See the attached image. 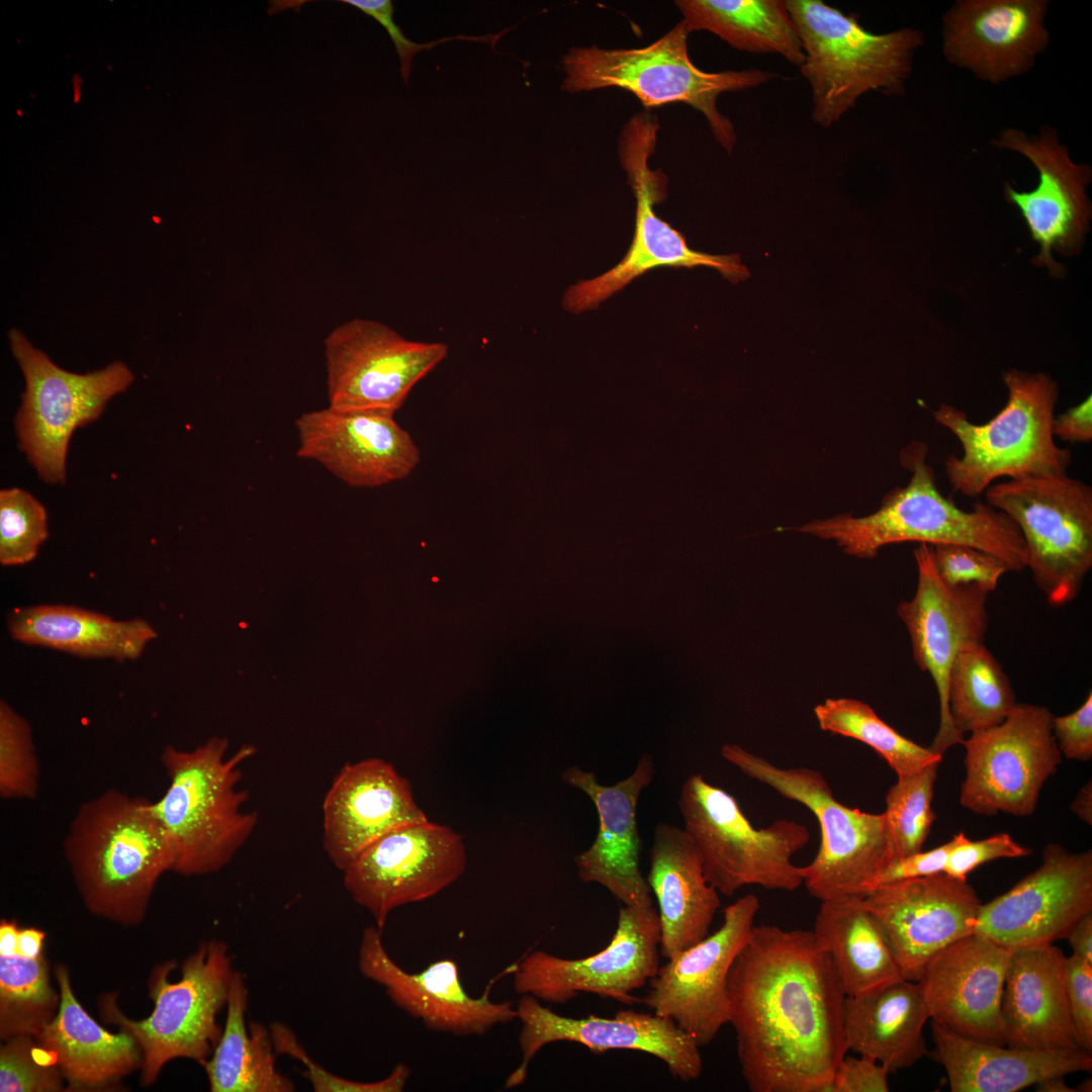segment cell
<instances>
[{
	"instance_id": "5bb4252c",
	"label": "cell",
	"mask_w": 1092,
	"mask_h": 1092,
	"mask_svg": "<svg viewBox=\"0 0 1092 1092\" xmlns=\"http://www.w3.org/2000/svg\"><path fill=\"white\" fill-rule=\"evenodd\" d=\"M1053 713L1033 704H1016L1006 719L965 739L963 807L982 815L1034 812L1042 786L1061 763L1053 733Z\"/></svg>"
},
{
	"instance_id": "91938a15",
	"label": "cell",
	"mask_w": 1092,
	"mask_h": 1092,
	"mask_svg": "<svg viewBox=\"0 0 1092 1092\" xmlns=\"http://www.w3.org/2000/svg\"><path fill=\"white\" fill-rule=\"evenodd\" d=\"M1064 1077L1054 1076L1042 1080L1034 1085V1090L1039 1092H1074L1075 1089L1066 1084Z\"/></svg>"
},
{
	"instance_id": "7c38bea8",
	"label": "cell",
	"mask_w": 1092,
	"mask_h": 1092,
	"mask_svg": "<svg viewBox=\"0 0 1092 1092\" xmlns=\"http://www.w3.org/2000/svg\"><path fill=\"white\" fill-rule=\"evenodd\" d=\"M8 339L25 380L15 417L19 449L43 481L63 483L73 432L95 421L111 397L130 386L133 374L120 361L73 373L56 365L21 331L11 329Z\"/></svg>"
},
{
	"instance_id": "74e56055",
	"label": "cell",
	"mask_w": 1092,
	"mask_h": 1092,
	"mask_svg": "<svg viewBox=\"0 0 1092 1092\" xmlns=\"http://www.w3.org/2000/svg\"><path fill=\"white\" fill-rule=\"evenodd\" d=\"M690 32L707 30L731 47L754 54H777L801 67L805 54L784 0H679Z\"/></svg>"
},
{
	"instance_id": "603a6c76",
	"label": "cell",
	"mask_w": 1092,
	"mask_h": 1092,
	"mask_svg": "<svg viewBox=\"0 0 1092 1092\" xmlns=\"http://www.w3.org/2000/svg\"><path fill=\"white\" fill-rule=\"evenodd\" d=\"M1050 0H957L941 18V53L977 79L1022 76L1048 49Z\"/></svg>"
},
{
	"instance_id": "816d5d0a",
	"label": "cell",
	"mask_w": 1092,
	"mask_h": 1092,
	"mask_svg": "<svg viewBox=\"0 0 1092 1092\" xmlns=\"http://www.w3.org/2000/svg\"><path fill=\"white\" fill-rule=\"evenodd\" d=\"M1053 733L1065 757L1089 761L1092 758V693L1074 712L1054 716Z\"/></svg>"
},
{
	"instance_id": "1f68e13d",
	"label": "cell",
	"mask_w": 1092,
	"mask_h": 1092,
	"mask_svg": "<svg viewBox=\"0 0 1092 1092\" xmlns=\"http://www.w3.org/2000/svg\"><path fill=\"white\" fill-rule=\"evenodd\" d=\"M934 1058L952 1092H1017L1054 1076L1092 1070L1091 1052H1045L976 1040L932 1021Z\"/></svg>"
},
{
	"instance_id": "7402d4cb",
	"label": "cell",
	"mask_w": 1092,
	"mask_h": 1092,
	"mask_svg": "<svg viewBox=\"0 0 1092 1092\" xmlns=\"http://www.w3.org/2000/svg\"><path fill=\"white\" fill-rule=\"evenodd\" d=\"M1092 912V852L1049 843L1041 864L1013 888L981 904L975 932L1011 950L1052 944Z\"/></svg>"
},
{
	"instance_id": "836d02e7",
	"label": "cell",
	"mask_w": 1092,
	"mask_h": 1092,
	"mask_svg": "<svg viewBox=\"0 0 1092 1092\" xmlns=\"http://www.w3.org/2000/svg\"><path fill=\"white\" fill-rule=\"evenodd\" d=\"M928 1019L918 982L901 980L873 993L845 996L846 1049L896 1073L927 1054L923 1027Z\"/></svg>"
},
{
	"instance_id": "9a60e30c",
	"label": "cell",
	"mask_w": 1092,
	"mask_h": 1092,
	"mask_svg": "<svg viewBox=\"0 0 1092 1092\" xmlns=\"http://www.w3.org/2000/svg\"><path fill=\"white\" fill-rule=\"evenodd\" d=\"M660 920L652 906H623L609 944L595 954L566 959L533 950L513 972L516 993L564 1004L579 993L620 1003H640L632 993L649 983L659 969Z\"/></svg>"
},
{
	"instance_id": "f6af8a7d",
	"label": "cell",
	"mask_w": 1092,
	"mask_h": 1092,
	"mask_svg": "<svg viewBox=\"0 0 1092 1092\" xmlns=\"http://www.w3.org/2000/svg\"><path fill=\"white\" fill-rule=\"evenodd\" d=\"M65 1077L53 1055L28 1035L4 1040L0 1049L1 1092H59Z\"/></svg>"
},
{
	"instance_id": "7dc6e473",
	"label": "cell",
	"mask_w": 1092,
	"mask_h": 1092,
	"mask_svg": "<svg viewBox=\"0 0 1092 1092\" xmlns=\"http://www.w3.org/2000/svg\"><path fill=\"white\" fill-rule=\"evenodd\" d=\"M933 565L948 585L979 584L990 593L1008 570L996 556L963 544L929 545Z\"/></svg>"
},
{
	"instance_id": "cb8c5ba5",
	"label": "cell",
	"mask_w": 1092,
	"mask_h": 1092,
	"mask_svg": "<svg viewBox=\"0 0 1092 1092\" xmlns=\"http://www.w3.org/2000/svg\"><path fill=\"white\" fill-rule=\"evenodd\" d=\"M393 413L326 407L295 421L298 457L314 461L352 487L371 488L402 480L421 453Z\"/></svg>"
},
{
	"instance_id": "5b68a950",
	"label": "cell",
	"mask_w": 1092,
	"mask_h": 1092,
	"mask_svg": "<svg viewBox=\"0 0 1092 1092\" xmlns=\"http://www.w3.org/2000/svg\"><path fill=\"white\" fill-rule=\"evenodd\" d=\"M786 4L805 54L800 71L811 88L814 122L830 127L869 92L890 96L905 92L915 55L924 46L920 29L875 33L856 15L821 0Z\"/></svg>"
},
{
	"instance_id": "bcb514c9",
	"label": "cell",
	"mask_w": 1092,
	"mask_h": 1092,
	"mask_svg": "<svg viewBox=\"0 0 1092 1092\" xmlns=\"http://www.w3.org/2000/svg\"><path fill=\"white\" fill-rule=\"evenodd\" d=\"M269 1029L277 1055H286L300 1062L304 1067L303 1077L315 1092H401L408 1082L411 1069L403 1063L395 1065L385 1078L376 1081L340 1077L315 1063L289 1026L274 1022Z\"/></svg>"
},
{
	"instance_id": "ee69618b",
	"label": "cell",
	"mask_w": 1092,
	"mask_h": 1092,
	"mask_svg": "<svg viewBox=\"0 0 1092 1092\" xmlns=\"http://www.w3.org/2000/svg\"><path fill=\"white\" fill-rule=\"evenodd\" d=\"M48 515L33 495L21 488L0 491V563L23 565L33 560L48 538Z\"/></svg>"
},
{
	"instance_id": "f35d334b",
	"label": "cell",
	"mask_w": 1092,
	"mask_h": 1092,
	"mask_svg": "<svg viewBox=\"0 0 1092 1092\" xmlns=\"http://www.w3.org/2000/svg\"><path fill=\"white\" fill-rule=\"evenodd\" d=\"M19 927L0 923V1037L28 1035L38 1038L60 1006V992L51 984L43 951L27 956L17 948Z\"/></svg>"
},
{
	"instance_id": "3957f363",
	"label": "cell",
	"mask_w": 1092,
	"mask_h": 1092,
	"mask_svg": "<svg viewBox=\"0 0 1092 1092\" xmlns=\"http://www.w3.org/2000/svg\"><path fill=\"white\" fill-rule=\"evenodd\" d=\"M927 454L923 442L902 450L901 463L911 478L906 486L890 491L876 512L817 520L798 530L834 540L843 552L858 558H874L882 547L903 542L963 544L996 556L1009 571L1026 568L1024 540L1014 522L987 503L976 502L965 511L943 496Z\"/></svg>"
},
{
	"instance_id": "b9f144b4",
	"label": "cell",
	"mask_w": 1092,
	"mask_h": 1092,
	"mask_svg": "<svg viewBox=\"0 0 1092 1092\" xmlns=\"http://www.w3.org/2000/svg\"><path fill=\"white\" fill-rule=\"evenodd\" d=\"M940 761L917 772L899 776L886 795V810L898 859L922 850L935 814L931 808Z\"/></svg>"
},
{
	"instance_id": "4dcf8cb0",
	"label": "cell",
	"mask_w": 1092,
	"mask_h": 1092,
	"mask_svg": "<svg viewBox=\"0 0 1092 1092\" xmlns=\"http://www.w3.org/2000/svg\"><path fill=\"white\" fill-rule=\"evenodd\" d=\"M649 855L646 881L658 904L659 951L668 960L710 933L721 904L719 892L707 882L701 858L684 828L658 823Z\"/></svg>"
},
{
	"instance_id": "c3c4849f",
	"label": "cell",
	"mask_w": 1092,
	"mask_h": 1092,
	"mask_svg": "<svg viewBox=\"0 0 1092 1092\" xmlns=\"http://www.w3.org/2000/svg\"><path fill=\"white\" fill-rule=\"evenodd\" d=\"M951 848L944 869V874L967 881L968 875L991 860L999 858H1017L1032 851L1015 841L1008 833H997L982 840L972 841L963 832L953 836Z\"/></svg>"
},
{
	"instance_id": "94428289",
	"label": "cell",
	"mask_w": 1092,
	"mask_h": 1092,
	"mask_svg": "<svg viewBox=\"0 0 1092 1092\" xmlns=\"http://www.w3.org/2000/svg\"><path fill=\"white\" fill-rule=\"evenodd\" d=\"M81 83L82 82H81L80 77L78 75H74V77H73V93H74V102L75 103H78L80 101V99H81Z\"/></svg>"
},
{
	"instance_id": "277c9868",
	"label": "cell",
	"mask_w": 1092,
	"mask_h": 1092,
	"mask_svg": "<svg viewBox=\"0 0 1092 1092\" xmlns=\"http://www.w3.org/2000/svg\"><path fill=\"white\" fill-rule=\"evenodd\" d=\"M229 740L211 737L192 750L164 747L160 761L169 780L152 810L176 854L173 872L214 874L228 866L255 831L259 817L247 812L249 798L238 789L242 765L256 753L244 745L228 755Z\"/></svg>"
},
{
	"instance_id": "d6a6232c",
	"label": "cell",
	"mask_w": 1092,
	"mask_h": 1092,
	"mask_svg": "<svg viewBox=\"0 0 1092 1092\" xmlns=\"http://www.w3.org/2000/svg\"><path fill=\"white\" fill-rule=\"evenodd\" d=\"M60 1006L37 1040L50 1052L70 1088L93 1090L111 1086L142 1066V1053L124 1030L111 1033L76 999L69 969L55 967Z\"/></svg>"
},
{
	"instance_id": "2e32d148",
	"label": "cell",
	"mask_w": 1092,
	"mask_h": 1092,
	"mask_svg": "<svg viewBox=\"0 0 1092 1092\" xmlns=\"http://www.w3.org/2000/svg\"><path fill=\"white\" fill-rule=\"evenodd\" d=\"M324 345L329 406L341 411L395 414L448 354L444 343L411 341L365 318L340 325Z\"/></svg>"
},
{
	"instance_id": "f907efd6",
	"label": "cell",
	"mask_w": 1092,
	"mask_h": 1092,
	"mask_svg": "<svg viewBox=\"0 0 1092 1092\" xmlns=\"http://www.w3.org/2000/svg\"><path fill=\"white\" fill-rule=\"evenodd\" d=\"M340 2L356 7L364 14L374 18L386 29L399 57L400 74L405 84H407L408 81L412 60L414 56L422 50H430L440 42L456 38L488 41L487 37L458 36L441 38L430 43H416L407 39L404 36L402 29L394 22V8L390 0H340Z\"/></svg>"
},
{
	"instance_id": "e575fe53",
	"label": "cell",
	"mask_w": 1092,
	"mask_h": 1092,
	"mask_svg": "<svg viewBox=\"0 0 1092 1092\" xmlns=\"http://www.w3.org/2000/svg\"><path fill=\"white\" fill-rule=\"evenodd\" d=\"M12 638L82 657L134 660L157 637L144 619L114 620L74 606L39 605L18 608L8 617Z\"/></svg>"
},
{
	"instance_id": "8fae6325",
	"label": "cell",
	"mask_w": 1092,
	"mask_h": 1092,
	"mask_svg": "<svg viewBox=\"0 0 1092 1092\" xmlns=\"http://www.w3.org/2000/svg\"><path fill=\"white\" fill-rule=\"evenodd\" d=\"M985 492L1019 529L1026 567L1048 602H1072L1092 568V487L1060 474L1008 479Z\"/></svg>"
},
{
	"instance_id": "ba28073f",
	"label": "cell",
	"mask_w": 1092,
	"mask_h": 1092,
	"mask_svg": "<svg viewBox=\"0 0 1092 1092\" xmlns=\"http://www.w3.org/2000/svg\"><path fill=\"white\" fill-rule=\"evenodd\" d=\"M689 33L681 20L644 48H573L562 60L566 74L562 89L577 93L619 87L636 95L646 108L675 102L689 104L705 115L712 134L730 154L736 132L731 120L718 110V96L762 85L776 74L758 69L704 72L689 57Z\"/></svg>"
},
{
	"instance_id": "6da1fadb",
	"label": "cell",
	"mask_w": 1092,
	"mask_h": 1092,
	"mask_svg": "<svg viewBox=\"0 0 1092 1092\" xmlns=\"http://www.w3.org/2000/svg\"><path fill=\"white\" fill-rule=\"evenodd\" d=\"M727 993L751 1092H827L847 1052L845 994L813 931L754 924L730 968Z\"/></svg>"
},
{
	"instance_id": "681fc988",
	"label": "cell",
	"mask_w": 1092,
	"mask_h": 1092,
	"mask_svg": "<svg viewBox=\"0 0 1092 1092\" xmlns=\"http://www.w3.org/2000/svg\"><path fill=\"white\" fill-rule=\"evenodd\" d=\"M1069 1012L1082 1050H1092V963L1072 954L1064 965Z\"/></svg>"
},
{
	"instance_id": "4fadbf2b",
	"label": "cell",
	"mask_w": 1092,
	"mask_h": 1092,
	"mask_svg": "<svg viewBox=\"0 0 1092 1092\" xmlns=\"http://www.w3.org/2000/svg\"><path fill=\"white\" fill-rule=\"evenodd\" d=\"M657 125L646 116H636L625 126L620 141V159L636 198V218L632 244L623 260L606 273L571 285L564 293L563 307L580 313L598 307L636 277L659 267L718 270L732 282L749 276L738 255H711L692 250L685 236L659 218L653 205L662 201L663 176L651 171L648 158L653 152Z\"/></svg>"
},
{
	"instance_id": "9c48e42d",
	"label": "cell",
	"mask_w": 1092,
	"mask_h": 1092,
	"mask_svg": "<svg viewBox=\"0 0 1092 1092\" xmlns=\"http://www.w3.org/2000/svg\"><path fill=\"white\" fill-rule=\"evenodd\" d=\"M175 964L167 962L151 974L149 994L154 1009L149 1017L132 1020L119 1010L108 994L100 1000L105 1020L131 1034L142 1053L141 1080L153 1084L162 1068L176 1059L203 1066L222 1032L217 1022L226 1006L235 969L228 944L221 940L201 942L181 967V977L169 981Z\"/></svg>"
},
{
	"instance_id": "ab89813d",
	"label": "cell",
	"mask_w": 1092,
	"mask_h": 1092,
	"mask_svg": "<svg viewBox=\"0 0 1092 1092\" xmlns=\"http://www.w3.org/2000/svg\"><path fill=\"white\" fill-rule=\"evenodd\" d=\"M1009 677L984 642L965 646L947 678V706L954 728L965 735L1002 723L1016 706Z\"/></svg>"
},
{
	"instance_id": "52a82bcc",
	"label": "cell",
	"mask_w": 1092,
	"mask_h": 1092,
	"mask_svg": "<svg viewBox=\"0 0 1092 1092\" xmlns=\"http://www.w3.org/2000/svg\"><path fill=\"white\" fill-rule=\"evenodd\" d=\"M721 755L748 778L801 803L816 816L821 843L814 859L800 867V872L808 893L820 902L844 896L866 897L898 859L886 813L873 814L842 805L820 771L777 766L737 744H724Z\"/></svg>"
},
{
	"instance_id": "4316f807",
	"label": "cell",
	"mask_w": 1092,
	"mask_h": 1092,
	"mask_svg": "<svg viewBox=\"0 0 1092 1092\" xmlns=\"http://www.w3.org/2000/svg\"><path fill=\"white\" fill-rule=\"evenodd\" d=\"M1011 949L973 932L935 953L917 981L929 1018L964 1036L1005 1045L1001 1000Z\"/></svg>"
},
{
	"instance_id": "f1b7e54d",
	"label": "cell",
	"mask_w": 1092,
	"mask_h": 1092,
	"mask_svg": "<svg viewBox=\"0 0 1092 1092\" xmlns=\"http://www.w3.org/2000/svg\"><path fill=\"white\" fill-rule=\"evenodd\" d=\"M427 819L411 783L392 764L380 758L346 763L324 798V849L343 872L384 834Z\"/></svg>"
},
{
	"instance_id": "d6986e66",
	"label": "cell",
	"mask_w": 1092,
	"mask_h": 1092,
	"mask_svg": "<svg viewBox=\"0 0 1092 1092\" xmlns=\"http://www.w3.org/2000/svg\"><path fill=\"white\" fill-rule=\"evenodd\" d=\"M759 908L753 894L725 907L723 922L715 932L659 966L640 1003L673 1020L700 1048L709 1044L729 1023V971L749 936Z\"/></svg>"
},
{
	"instance_id": "11a10c76",
	"label": "cell",
	"mask_w": 1092,
	"mask_h": 1092,
	"mask_svg": "<svg viewBox=\"0 0 1092 1092\" xmlns=\"http://www.w3.org/2000/svg\"><path fill=\"white\" fill-rule=\"evenodd\" d=\"M1054 437L1072 443H1089L1092 440V397L1055 416L1052 423Z\"/></svg>"
},
{
	"instance_id": "e0dca14e",
	"label": "cell",
	"mask_w": 1092,
	"mask_h": 1092,
	"mask_svg": "<svg viewBox=\"0 0 1092 1092\" xmlns=\"http://www.w3.org/2000/svg\"><path fill=\"white\" fill-rule=\"evenodd\" d=\"M466 863L462 836L427 819L371 843L342 872L343 884L383 930L394 909L438 895L463 875Z\"/></svg>"
},
{
	"instance_id": "ffe728a7",
	"label": "cell",
	"mask_w": 1092,
	"mask_h": 1092,
	"mask_svg": "<svg viewBox=\"0 0 1092 1092\" xmlns=\"http://www.w3.org/2000/svg\"><path fill=\"white\" fill-rule=\"evenodd\" d=\"M516 1011L521 1022L518 1042L522 1061L506 1079L505 1089L524 1084L538 1052L559 1041L576 1042L593 1053L642 1052L663 1062L670 1075L684 1083L697 1080L703 1071L699 1044L673 1020L655 1013L621 1009L612 1018L595 1014L573 1018L543 1006L531 995H522Z\"/></svg>"
},
{
	"instance_id": "60d3db41",
	"label": "cell",
	"mask_w": 1092,
	"mask_h": 1092,
	"mask_svg": "<svg viewBox=\"0 0 1092 1092\" xmlns=\"http://www.w3.org/2000/svg\"><path fill=\"white\" fill-rule=\"evenodd\" d=\"M821 730L858 740L879 753L897 777L919 771L942 755L906 738L872 707L850 698L827 699L814 708Z\"/></svg>"
},
{
	"instance_id": "484cf974",
	"label": "cell",
	"mask_w": 1092,
	"mask_h": 1092,
	"mask_svg": "<svg viewBox=\"0 0 1092 1092\" xmlns=\"http://www.w3.org/2000/svg\"><path fill=\"white\" fill-rule=\"evenodd\" d=\"M358 969L363 977L381 986L394 1005L434 1032L482 1036L517 1019L512 1001L493 1002L487 992L470 996L451 959L436 961L418 973L403 970L389 956L382 930L376 925L366 927L361 934Z\"/></svg>"
},
{
	"instance_id": "9f6ffc18",
	"label": "cell",
	"mask_w": 1092,
	"mask_h": 1092,
	"mask_svg": "<svg viewBox=\"0 0 1092 1092\" xmlns=\"http://www.w3.org/2000/svg\"><path fill=\"white\" fill-rule=\"evenodd\" d=\"M1074 954L1092 963V912L1081 917L1067 937Z\"/></svg>"
},
{
	"instance_id": "8992f818",
	"label": "cell",
	"mask_w": 1092,
	"mask_h": 1092,
	"mask_svg": "<svg viewBox=\"0 0 1092 1092\" xmlns=\"http://www.w3.org/2000/svg\"><path fill=\"white\" fill-rule=\"evenodd\" d=\"M1003 381L1007 401L985 424L972 423L950 404L932 411L962 445V456H949L944 469L953 490L966 496L980 495L999 477L1067 474L1072 462L1071 450L1058 446L1052 432L1057 382L1044 372L1018 369L1005 371Z\"/></svg>"
},
{
	"instance_id": "30bf717a",
	"label": "cell",
	"mask_w": 1092,
	"mask_h": 1092,
	"mask_svg": "<svg viewBox=\"0 0 1092 1092\" xmlns=\"http://www.w3.org/2000/svg\"><path fill=\"white\" fill-rule=\"evenodd\" d=\"M677 806L704 876L720 894L732 896L745 886L792 892L803 885L792 857L810 840L806 826L779 819L755 828L736 799L701 774L686 779Z\"/></svg>"
},
{
	"instance_id": "f5cc1de1",
	"label": "cell",
	"mask_w": 1092,
	"mask_h": 1092,
	"mask_svg": "<svg viewBox=\"0 0 1092 1092\" xmlns=\"http://www.w3.org/2000/svg\"><path fill=\"white\" fill-rule=\"evenodd\" d=\"M889 1071L876 1060L846 1055L837 1065L827 1092H888Z\"/></svg>"
},
{
	"instance_id": "680465c9",
	"label": "cell",
	"mask_w": 1092,
	"mask_h": 1092,
	"mask_svg": "<svg viewBox=\"0 0 1092 1092\" xmlns=\"http://www.w3.org/2000/svg\"><path fill=\"white\" fill-rule=\"evenodd\" d=\"M1071 810L1079 819L1092 825V782L1089 780L1078 792L1071 804Z\"/></svg>"
},
{
	"instance_id": "7a4b0ae2",
	"label": "cell",
	"mask_w": 1092,
	"mask_h": 1092,
	"mask_svg": "<svg viewBox=\"0 0 1092 1092\" xmlns=\"http://www.w3.org/2000/svg\"><path fill=\"white\" fill-rule=\"evenodd\" d=\"M64 854L87 910L124 927L143 922L160 878L176 861L151 801L115 789L79 807Z\"/></svg>"
},
{
	"instance_id": "d4e9b609",
	"label": "cell",
	"mask_w": 1092,
	"mask_h": 1092,
	"mask_svg": "<svg viewBox=\"0 0 1092 1092\" xmlns=\"http://www.w3.org/2000/svg\"><path fill=\"white\" fill-rule=\"evenodd\" d=\"M862 901L883 927L904 979L914 982L935 953L975 932L982 904L968 881L944 873L883 884Z\"/></svg>"
},
{
	"instance_id": "83f0119b",
	"label": "cell",
	"mask_w": 1092,
	"mask_h": 1092,
	"mask_svg": "<svg viewBox=\"0 0 1092 1092\" xmlns=\"http://www.w3.org/2000/svg\"><path fill=\"white\" fill-rule=\"evenodd\" d=\"M654 774L649 754L640 757L630 776L612 786L600 784L593 771L577 765L562 774L565 784L592 800L599 816L596 839L574 857L578 879L605 887L624 906H652V892L640 870L643 842L636 814L640 795Z\"/></svg>"
},
{
	"instance_id": "7bdbcfd3",
	"label": "cell",
	"mask_w": 1092,
	"mask_h": 1092,
	"mask_svg": "<svg viewBox=\"0 0 1092 1092\" xmlns=\"http://www.w3.org/2000/svg\"><path fill=\"white\" fill-rule=\"evenodd\" d=\"M39 763L27 720L8 703H0V796L33 800L38 793Z\"/></svg>"
},
{
	"instance_id": "db71d44e",
	"label": "cell",
	"mask_w": 1092,
	"mask_h": 1092,
	"mask_svg": "<svg viewBox=\"0 0 1092 1092\" xmlns=\"http://www.w3.org/2000/svg\"><path fill=\"white\" fill-rule=\"evenodd\" d=\"M953 845L952 837L950 841L936 848L921 850L893 861L880 877L877 887L890 882L943 873Z\"/></svg>"
},
{
	"instance_id": "ac0fdd59",
	"label": "cell",
	"mask_w": 1092,
	"mask_h": 1092,
	"mask_svg": "<svg viewBox=\"0 0 1092 1092\" xmlns=\"http://www.w3.org/2000/svg\"><path fill=\"white\" fill-rule=\"evenodd\" d=\"M990 144L1001 150L1018 153L1036 169V186L1027 191L1004 183V196L1021 214L1030 236L1039 248L1032 262L1062 278L1065 268L1052 257V251L1065 256L1078 254L1089 232L1092 206L1087 188L1092 168L1072 160L1067 145L1061 142L1056 127L1044 124L1028 134L1017 127L1001 129Z\"/></svg>"
},
{
	"instance_id": "6125c7cd",
	"label": "cell",
	"mask_w": 1092,
	"mask_h": 1092,
	"mask_svg": "<svg viewBox=\"0 0 1092 1092\" xmlns=\"http://www.w3.org/2000/svg\"><path fill=\"white\" fill-rule=\"evenodd\" d=\"M1091 1088H1092L1091 1080L1088 1079V1080H1085L1084 1082L1080 1083L1074 1089H1075V1091H1081V1092H1088L1089 1091L1090 1092L1092 1090Z\"/></svg>"
},
{
	"instance_id": "f546056e",
	"label": "cell",
	"mask_w": 1092,
	"mask_h": 1092,
	"mask_svg": "<svg viewBox=\"0 0 1092 1092\" xmlns=\"http://www.w3.org/2000/svg\"><path fill=\"white\" fill-rule=\"evenodd\" d=\"M1065 959L1053 943L1011 950L1001 1000L1006 1045L1045 1052L1082 1050L1066 998Z\"/></svg>"
},
{
	"instance_id": "d590c367",
	"label": "cell",
	"mask_w": 1092,
	"mask_h": 1092,
	"mask_svg": "<svg viewBox=\"0 0 1092 1092\" xmlns=\"http://www.w3.org/2000/svg\"><path fill=\"white\" fill-rule=\"evenodd\" d=\"M834 966L845 996H861L905 980L892 945L862 897L821 901L812 930Z\"/></svg>"
},
{
	"instance_id": "6f0895ef",
	"label": "cell",
	"mask_w": 1092,
	"mask_h": 1092,
	"mask_svg": "<svg viewBox=\"0 0 1092 1092\" xmlns=\"http://www.w3.org/2000/svg\"><path fill=\"white\" fill-rule=\"evenodd\" d=\"M43 931L34 928H20L17 935V948L27 956H37L43 951Z\"/></svg>"
},
{
	"instance_id": "44dd1931",
	"label": "cell",
	"mask_w": 1092,
	"mask_h": 1092,
	"mask_svg": "<svg viewBox=\"0 0 1092 1092\" xmlns=\"http://www.w3.org/2000/svg\"><path fill=\"white\" fill-rule=\"evenodd\" d=\"M917 586L910 601L901 602L898 615L912 644L913 658L928 672L939 700V727L929 748L943 753L965 738L953 726L947 706V678L957 654L967 645L984 642L988 629L989 590L979 584L948 585L937 574L930 547L914 550Z\"/></svg>"
},
{
	"instance_id": "8d00e7d4",
	"label": "cell",
	"mask_w": 1092,
	"mask_h": 1092,
	"mask_svg": "<svg viewBox=\"0 0 1092 1092\" xmlns=\"http://www.w3.org/2000/svg\"><path fill=\"white\" fill-rule=\"evenodd\" d=\"M249 991L244 975L235 970L220 1038L202 1066L212 1092H292L294 1083L276 1067L269 1027L246 1023Z\"/></svg>"
}]
</instances>
